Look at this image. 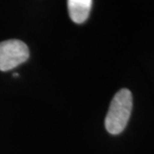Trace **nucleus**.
Segmentation results:
<instances>
[{
    "mask_svg": "<svg viewBox=\"0 0 154 154\" xmlns=\"http://www.w3.org/2000/svg\"><path fill=\"white\" fill-rule=\"evenodd\" d=\"M132 109V94L127 88L119 91L110 103L106 117V128L111 134L123 131Z\"/></svg>",
    "mask_w": 154,
    "mask_h": 154,
    "instance_id": "nucleus-1",
    "label": "nucleus"
},
{
    "mask_svg": "<svg viewBox=\"0 0 154 154\" xmlns=\"http://www.w3.org/2000/svg\"><path fill=\"white\" fill-rule=\"evenodd\" d=\"M28 46L20 40L0 42V71L12 70L23 64L29 58Z\"/></svg>",
    "mask_w": 154,
    "mask_h": 154,
    "instance_id": "nucleus-2",
    "label": "nucleus"
},
{
    "mask_svg": "<svg viewBox=\"0 0 154 154\" xmlns=\"http://www.w3.org/2000/svg\"><path fill=\"white\" fill-rule=\"evenodd\" d=\"M91 0H68V11L72 21L82 24L87 21L91 9Z\"/></svg>",
    "mask_w": 154,
    "mask_h": 154,
    "instance_id": "nucleus-3",
    "label": "nucleus"
}]
</instances>
